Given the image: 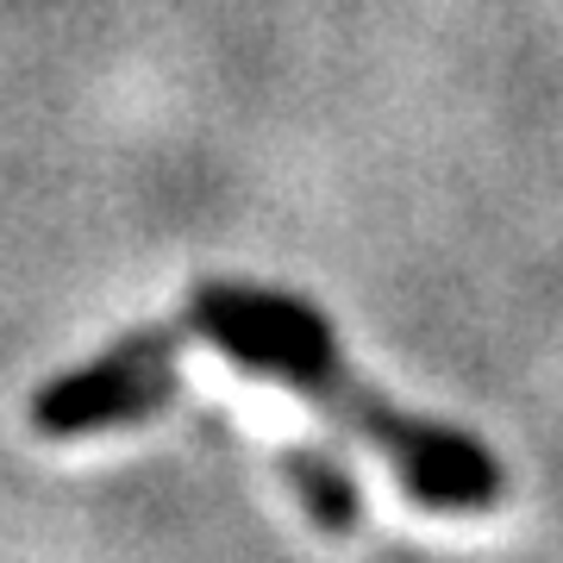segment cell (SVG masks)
I'll list each match as a JSON object with an SVG mask.
<instances>
[{
    "instance_id": "obj_1",
    "label": "cell",
    "mask_w": 563,
    "mask_h": 563,
    "mask_svg": "<svg viewBox=\"0 0 563 563\" xmlns=\"http://www.w3.org/2000/svg\"><path fill=\"white\" fill-rule=\"evenodd\" d=\"M188 344L220 351L244 376L282 383L295 401L351 432L357 444L383 451L395 483L426 514H488L507 495V463L488 451L476 432L439 426L395 407L376 383H363L344 363L339 332L320 307H307L288 288H257V282H201L181 307Z\"/></svg>"
},
{
    "instance_id": "obj_2",
    "label": "cell",
    "mask_w": 563,
    "mask_h": 563,
    "mask_svg": "<svg viewBox=\"0 0 563 563\" xmlns=\"http://www.w3.org/2000/svg\"><path fill=\"white\" fill-rule=\"evenodd\" d=\"M188 351V325L163 320V325H139L101 351V357L63 369L32 395L25 420L38 439H88L107 426H139L157 420L163 407H176L181 376L176 363Z\"/></svg>"
},
{
    "instance_id": "obj_3",
    "label": "cell",
    "mask_w": 563,
    "mask_h": 563,
    "mask_svg": "<svg viewBox=\"0 0 563 563\" xmlns=\"http://www.w3.org/2000/svg\"><path fill=\"white\" fill-rule=\"evenodd\" d=\"M282 476L295 488V501L325 539H351L363 526V495H357V476L344 470L325 444H282Z\"/></svg>"
}]
</instances>
